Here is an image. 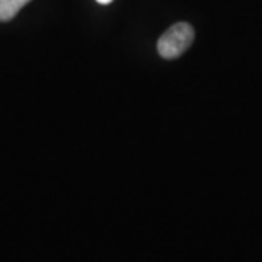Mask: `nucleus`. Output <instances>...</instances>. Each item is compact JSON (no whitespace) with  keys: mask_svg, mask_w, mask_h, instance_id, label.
Segmentation results:
<instances>
[{"mask_svg":"<svg viewBox=\"0 0 262 262\" xmlns=\"http://www.w3.org/2000/svg\"><path fill=\"white\" fill-rule=\"evenodd\" d=\"M194 29L189 24L179 22L172 25L170 28L159 38L158 41V51L163 58H177L184 54L188 47L194 41Z\"/></svg>","mask_w":262,"mask_h":262,"instance_id":"1","label":"nucleus"},{"mask_svg":"<svg viewBox=\"0 0 262 262\" xmlns=\"http://www.w3.org/2000/svg\"><path fill=\"white\" fill-rule=\"evenodd\" d=\"M31 0H0V20L8 22L13 19L18 12L25 5H28Z\"/></svg>","mask_w":262,"mask_h":262,"instance_id":"2","label":"nucleus"},{"mask_svg":"<svg viewBox=\"0 0 262 262\" xmlns=\"http://www.w3.org/2000/svg\"><path fill=\"white\" fill-rule=\"evenodd\" d=\"M96 2H98V3H101V5H110L113 0H96Z\"/></svg>","mask_w":262,"mask_h":262,"instance_id":"3","label":"nucleus"}]
</instances>
